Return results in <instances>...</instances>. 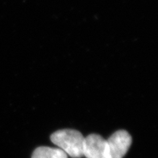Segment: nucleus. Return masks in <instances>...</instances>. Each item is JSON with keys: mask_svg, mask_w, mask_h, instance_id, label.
<instances>
[{"mask_svg": "<svg viewBox=\"0 0 158 158\" xmlns=\"http://www.w3.org/2000/svg\"><path fill=\"white\" fill-rule=\"evenodd\" d=\"M107 141L110 158H123L132 143V137L126 130H120L112 134Z\"/></svg>", "mask_w": 158, "mask_h": 158, "instance_id": "7ed1b4c3", "label": "nucleus"}, {"mask_svg": "<svg viewBox=\"0 0 158 158\" xmlns=\"http://www.w3.org/2000/svg\"><path fill=\"white\" fill-rule=\"evenodd\" d=\"M31 158H68V155L59 148L40 147L35 150Z\"/></svg>", "mask_w": 158, "mask_h": 158, "instance_id": "20e7f679", "label": "nucleus"}, {"mask_svg": "<svg viewBox=\"0 0 158 158\" xmlns=\"http://www.w3.org/2000/svg\"><path fill=\"white\" fill-rule=\"evenodd\" d=\"M53 143L59 147L67 155L73 158L84 156V137L76 130L64 129L57 130L51 135Z\"/></svg>", "mask_w": 158, "mask_h": 158, "instance_id": "f257e3e1", "label": "nucleus"}, {"mask_svg": "<svg viewBox=\"0 0 158 158\" xmlns=\"http://www.w3.org/2000/svg\"><path fill=\"white\" fill-rule=\"evenodd\" d=\"M83 153L86 158H110L107 141L97 134L84 138Z\"/></svg>", "mask_w": 158, "mask_h": 158, "instance_id": "f03ea898", "label": "nucleus"}]
</instances>
